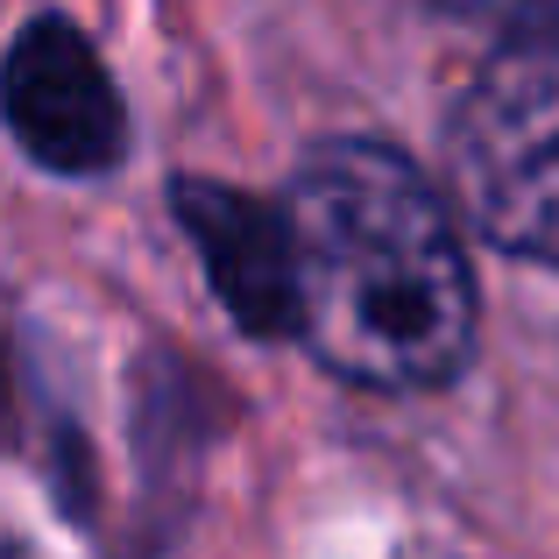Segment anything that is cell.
Returning a JSON list of instances; mask_svg holds the SVG:
<instances>
[{"label":"cell","mask_w":559,"mask_h":559,"mask_svg":"<svg viewBox=\"0 0 559 559\" xmlns=\"http://www.w3.org/2000/svg\"><path fill=\"white\" fill-rule=\"evenodd\" d=\"M298 333L361 390H432L467 361L475 276L418 164L382 142H326L290 185Z\"/></svg>","instance_id":"1"},{"label":"cell","mask_w":559,"mask_h":559,"mask_svg":"<svg viewBox=\"0 0 559 559\" xmlns=\"http://www.w3.org/2000/svg\"><path fill=\"white\" fill-rule=\"evenodd\" d=\"M461 213L503 255L559 270V36L489 57L447 128Z\"/></svg>","instance_id":"2"},{"label":"cell","mask_w":559,"mask_h":559,"mask_svg":"<svg viewBox=\"0 0 559 559\" xmlns=\"http://www.w3.org/2000/svg\"><path fill=\"white\" fill-rule=\"evenodd\" d=\"M0 107H8L14 142L43 170H64V178L107 170L128 142L121 93H114L107 64L57 14H43V22H28L14 36L8 64H0Z\"/></svg>","instance_id":"3"},{"label":"cell","mask_w":559,"mask_h":559,"mask_svg":"<svg viewBox=\"0 0 559 559\" xmlns=\"http://www.w3.org/2000/svg\"><path fill=\"white\" fill-rule=\"evenodd\" d=\"M191 248L205 255L219 305L234 312V326L255 341H284L298 333V248H290V219L276 205L248 199L234 185L213 178H178L170 185Z\"/></svg>","instance_id":"4"},{"label":"cell","mask_w":559,"mask_h":559,"mask_svg":"<svg viewBox=\"0 0 559 559\" xmlns=\"http://www.w3.org/2000/svg\"><path fill=\"white\" fill-rule=\"evenodd\" d=\"M425 8L475 28H503V36H559V0H425Z\"/></svg>","instance_id":"5"},{"label":"cell","mask_w":559,"mask_h":559,"mask_svg":"<svg viewBox=\"0 0 559 559\" xmlns=\"http://www.w3.org/2000/svg\"><path fill=\"white\" fill-rule=\"evenodd\" d=\"M0 411H8V390H0Z\"/></svg>","instance_id":"6"}]
</instances>
